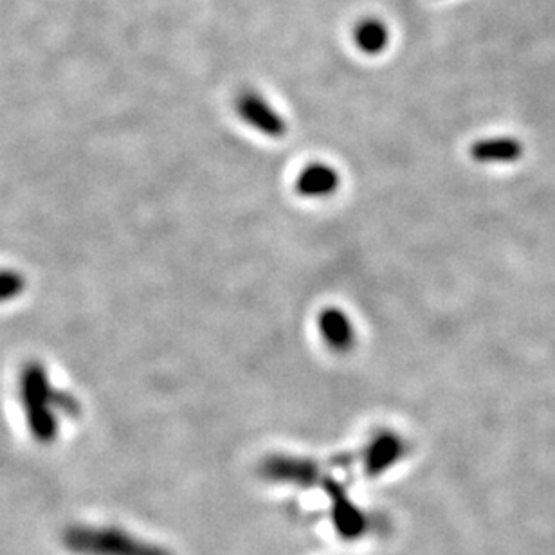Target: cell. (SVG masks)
Returning <instances> with one entry per match:
<instances>
[{
    "mask_svg": "<svg viewBox=\"0 0 555 555\" xmlns=\"http://www.w3.org/2000/svg\"><path fill=\"white\" fill-rule=\"evenodd\" d=\"M471 155L478 163H516L523 155V145L516 137H489L476 141Z\"/></svg>",
    "mask_w": 555,
    "mask_h": 555,
    "instance_id": "cell-5",
    "label": "cell"
},
{
    "mask_svg": "<svg viewBox=\"0 0 555 555\" xmlns=\"http://www.w3.org/2000/svg\"><path fill=\"white\" fill-rule=\"evenodd\" d=\"M238 116L249 127L258 130L262 136L283 137L287 132V123L282 114L274 109L271 101L265 100L260 92L247 89L238 94L237 103Z\"/></svg>",
    "mask_w": 555,
    "mask_h": 555,
    "instance_id": "cell-2",
    "label": "cell"
},
{
    "mask_svg": "<svg viewBox=\"0 0 555 555\" xmlns=\"http://www.w3.org/2000/svg\"><path fill=\"white\" fill-rule=\"evenodd\" d=\"M339 188V173L328 164L316 163L307 166L296 181V190L309 199H325Z\"/></svg>",
    "mask_w": 555,
    "mask_h": 555,
    "instance_id": "cell-4",
    "label": "cell"
},
{
    "mask_svg": "<svg viewBox=\"0 0 555 555\" xmlns=\"http://www.w3.org/2000/svg\"><path fill=\"white\" fill-rule=\"evenodd\" d=\"M390 28L377 17L359 20L354 28V42L357 49L368 56L381 55L390 46Z\"/></svg>",
    "mask_w": 555,
    "mask_h": 555,
    "instance_id": "cell-6",
    "label": "cell"
},
{
    "mask_svg": "<svg viewBox=\"0 0 555 555\" xmlns=\"http://www.w3.org/2000/svg\"><path fill=\"white\" fill-rule=\"evenodd\" d=\"M318 327L323 341L337 354H345L350 348H354V325L343 310H323L319 314Z\"/></svg>",
    "mask_w": 555,
    "mask_h": 555,
    "instance_id": "cell-3",
    "label": "cell"
},
{
    "mask_svg": "<svg viewBox=\"0 0 555 555\" xmlns=\"http://www.w3.org/2000/svg\"><path fill=\"white\" fill-rule=\"evenodd\" d=\"M65 543L82 555H152L127 534L114 528H73Z\"/></svg>",
    "mask_w": 555,
    "mask_h": 555,
    "instance_id": "cell-1",
    "label": "cell"
}]
</instances>
